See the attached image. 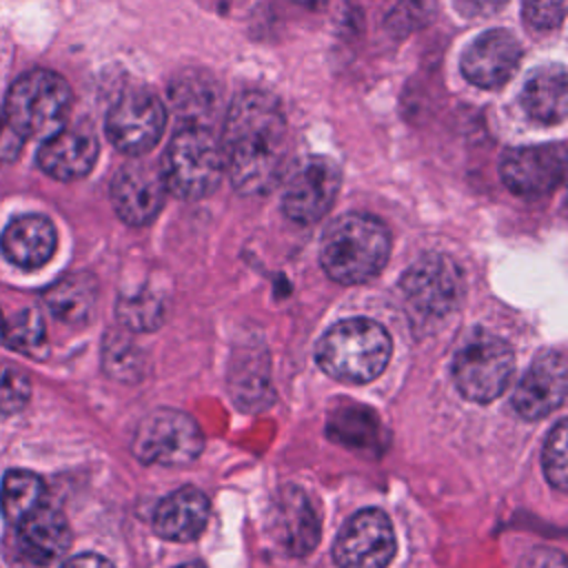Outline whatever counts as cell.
<instances>
[{"label": "cell", "mask_w": 568, "mask_h": 568, "mask_svg": "<svg viewBox=\"0 0 568 568\" xmlns=\"http://www.w3.org/2000/svg\"><path fill=\"white\" fill-rule=\"evenodd\" d=\"M42 300L47 308L67 324H84L98 300V282L89 273H69L53 282L44 293Z\"/></svg>", "instance_id": "7402d4cb"}, {"label": "cell", "mask_w": 568, "mask_h": 568, "mask_svg": "<svg viewBox=\"0 0 568 568\" xmlns=\"http://www.w3.org/2000/svg\"><path fill=\"white\" fill-rule=\"evenodd\" d=\"M98 160V140L82 126L58 129L38 151V166L55 180H78Z\"/></svg>", "instance_id": "ac0fdd59"}, {"label": "cell", "mask_w": 568, "mask_h": 568, "mask_svg": "<svg viewBox=\"0 0 568 568\" xmlns=\"http://www.w3.org/2000/svg\"><path fill=\"white\" fill-rule=\"evenodd\" d=\"M166 184L149 164H126L111 182V202L120 220L133 226L149 224L164 204Z\"/></svg>", "instance_id": "2e32d148"}, {"label": "cell", "mask_w": 568, "mask_h": 568, "mask_svg": "<svg viewBox=\"0 0 568 568\" xmlns=\"http://www.w3.org/2000/svg\"><path fill=\"white\" fill-rule=\"evenodd\" d=\"M62 568H113V566H111V561H106L104 557L87 552V555H78V557L69 559Z\"/></svg>", "instance_id": "e575fe53"}, {"label": "cell", "mask_w": 568, "mask_h": 568, "mask_svg": "<svg viewBox=\"0 0 568 568\" xmlns=\"http://www.w3.org/2000/svg\"><path fill=\"white\" fill-rule=\"evenodd\" d=\"M390 337L382 324L366 317H351L331 326L317 342L320 368L351 384L375 379L388 364Z\"/></svg>", "instance_id": "3957f363"}, {"label": "cell", "mask_w": 568, "mask_h": 568, "mask_svg": "<svg viewBox=\"0 0 568 568\" xmlns=\"http://www.w3.org/2000/svg\"><path fill=\"white\" fill-rule=\"evenodd\" d=\"M521 60V44L506 29H493L475 38L462 53L464 78L481 89H499Z\"/></svg>", "instance_id": "4fadbf2b"}, {"label": "cell", "mask_w": 568, "mask_h": 568, "mask_svg": "<svg viewBox=\"0 0 568 568\" xmlns=\"http://www.w3.org/2000/svg\"><path fill=\"white\" fill-rule=\"evenodd\" d=\"M437 13V0H399L386 16L384 27L397 38L424 29Z\"/></svg>", "instance_id": "4316f807"}, {"label": "cell", "mask_w": 568, "mask_h": 568, "mask_svg": "<svg viewBox=\"0 0 568 568\" xmlns=\"http://www.w3.org/2000/svg\"><path fill=\"white\" fill-rule=\"evenodd\" d=\"M164 122L166 113L160 98L149 89H131L109 109L104 131L118 151L142 155L158 144Z\"/></svg>", "instance_id": "ba28073f"}, {"label": "cell", "mask_w": 568, "mask_h": 568, "mask_svg": "<svg viewBox=\"0 0 568 568\" xmlns=\"http://www.w3.org/2000/svg\"><path fill=\"white\" fill-rule=\"evenodd\" d=\"M297 4H304V7H308V9H317V7H322L324 4V0H295Z\"/></svg>", "instance_id": "d590c367"}, {"label": "cell", "mask_w": 568, "mask_h": 568, "mask_svg": "<svg viewBox=\"0 0 568 568\" xmlns=\"http://www.w3.org/2000/svg\"><path fill=\"white\" fill-rule=\"evenodd\" d=\"M104 371L124 382L138 379L142 373V355L135 344L122 335H111L104 342Z\"/></svg>", "instance_id": "83f0119b"}, {"label": "cell", "mask_w": 568, "mask_h": 568, "mask_svg": "<svg viewBox=\"0 0 568 568\" xmlns=\"http://www.w3.org/2000/svg\"><path fill=\"white\" fill-rule=\"evenodd\" d=\"M197 424L180 410L158 408L146 415L133 435V453L144 464L182 466L193 462L202 450Z\"/></svg>", "instance_id": "52a82bcc"}, {"label": "cell", "mask_w": 568, "mask_h": 568, "mask_svg": "<svg viewBox=\"0 0 568 568\" xmlns=\"http://www.w3.org/2000/svg\"><path fill=\"white\" fill-rule=\"evenodd\" d=\"M566 399V359L559 351L541 353L513 393V408L524 419H541Z\"/></svg>", "instance_id": "9a60e30c"}, {"label": "cell", "mask_w": 568, "mask_h": 568, "mask_svg": "<svg viewBox=\"0 0 568 568\" xmlns=\"http://www.w3.org/2000/svg\"><path fill=\"white\" fill-rule=\"evenodd\" d=\"M160 173L166 189L175 195L184 200L204 197L222 180V144L215 140L206 124L186 122L171 138Z\"/></svg>", "instance_id": "277c9868"}, {"label": "cell", "mask_w": 568, "mask_h": 568, "mask_svg": "<svg viewBox=\"0 0 568 568\" xmlns=\"http://www.w3.org/2000/svg\"><path fill=\"white\" fill-rule=\"evenodd\" d=\"M44 486L36 473L9 470L0 484V510L7 521L18 524L42 504Z\"/></svg>", "instance_id": "cb8c5ba5"}, {"label": "cell", "mask_w": 568, "mask_h": 568, "mask_svg": "<svg viewBox=\"0 0 568 568\" xmlns=\"http://www.w3.org/2000/svg\"><path fill=\"white\" fill-rule=\"evenodd\" d=\"M55 229L44 215H20L16 217L0 237L4 257L20 268H38L55 251Z\"/></svg>", "instance_id": "ffe728a7"}, {"label": "cell", "mask_w": 568, "mask_h": 568, "mask_svg": "<svg viewBox=\"0 0 568 568\" xmlns=\"http://www.w3.org/2000/svg\"><path fill=\"white\" fill-rule=\"evenodd\" d=\"M178 568H204L200 561H186V564H182V566H178Z\"/></svg>", "instance_id": "8d00e7d4"}, {"label": "cell", "mask_w": 568, "mask_h": 568, "mask_svg": "<svg viewBox=\"0 0 568 568\" xmlns=\"http://www.w3.org/2000/svg\"><path fill=\"white\" fill-rule=\"evenodd\" d=\"M515 373V353L501 337L475 331L455 353L453 379L457 390L470 402L499 397Z\"/></svg>", "instance_id": "8992f818"}, {"label": "cell", "mask_w": 568, "mask_h": 568, "mask_svg": "<svg viewBox=\"0 0 568 568\" xmlns=\"http://www.w3.org/2000/svg\"><path fill=\"white\" fill-rule=\"evenodd\" d=\"M393 555V526L377 508H364L353 515L333 546V557L339 568H386Z\"/></svg>", "instance_id": "9c48e42d"}, {"label": "cell", "mask_w": 568, "mask_h": 568, "mask_svg": "<svg viewBox=\"0 0 568 568\" xmlns=\"http://www.w3.org/2000/svg\"><path fill=\"white\" fill-rule=\"evenodd\" d=\"M16 544L24 559L38 566H49L67 552L71 530L58 508L40 504L16 524Z\"/></svg>", "instance_id": "e0dca14e"}, {"label": "cell", "mask_w": 568, "mask_h": 568, "mask_svg": "<svg viewBox=\"0 0 568 568\" xmlns=\"http://www.w3.org/2000/svg\"><path fill=\"white\" fill-rule=\"evenodd\" d=\"M71 98V87L62 75L36 69L11 84L2 113L22 138H49L62 129Z\"/></svg>", "instance_id": "5b68a950"}, {"label": "cell", "mask_w": 568, "mask_h": 568, "mask_svg": "<svg viewBox=\"0 0 568 568\" xmlns=\"http://www.w3.org/2000/svg\"><path fill=\"white\" fill-rule=\"evenodd\" d=\"M328 433L335 442L357 450H382L384 430L377 415L359 404H339L331 413Z\"/></svg>", "instance_id": "603a6c76"}, {"label": "cell", "mask_w": 568, "mask_h": 568, "mask_svg": "<svg viewBox=\"0 0 568 568\" xmlns=\"http://www.w3.org/2000/svg\"><path fill=\"white\" fill-rule=\"evenodd\" d=\"M24 138L16 131V126L7 120L4 113H0V162L16 160L22 151Z\"/></svg>", "instance_id": "1f68e13d"}, {"label": "cell", "mask_w": 568, "mask_h": 568, "mask_svg": "<svg viewBox=\"0 0 568 568\" xmlns=\"http://www.w3.org/2000/svg\"><path fill=\"white\" fill-rule=\"evenodd\" d=\"M29 395H31L29 377L20 368L0 362V413L13 415L22 410L29 402Z\"/></svg>", "instance_id": "f546056e"}, {"label": "cell", "mask_w": 568, "mask_h": 568, "mask_svg": "<svg viewBox=\"0 0 568 568\" xmlns=\"http://www.w3.org/2000/svg\"><path fill=\"white\" fill-rule=\"evenodd\" d=\"M521 106L528 118L541 124H559L568 109V80L561 64L537 69L521 91Z\"/></svg>", "instance_id": "44dd1931"}, {"label": "cell", "mask_w": 568, "mask_h": 568, "mask_svg": "<svg viewBox=\"0 0 568 568\" xmlns=\"http://www.w3.org/2000/svg\"><path fill=\"white\" fill-rule=\"evenodd\" d=\"M408 304L428 317L450 313L462 295V273L446 255H424L402 277Z\"/></svg>", "instance_id": "30bf717a"}, {"label": "cell", "mask_w": 568, "mask_h": 568, "mask_svg": "<svg viewBox=\"0 0 568 568\" xmlns=\"http://www.w3.org/2000/svg\"><path fill=\"white\" fill-rule=\"evenodd\" d=\"M118 320L133 331H155L164 320V302L146 288L126 293L118 300Z\"/></svg>", "instance_id": "484cf974"}, {"label": "cell", "mask_w": 568, "mask_h": 568, "mask_svg": "<svg viewBox=\"0 0 568 568\" xmlns=\"http://www.w3.org/2000/svg\"><path fill=\"white\" fill-rule=\"evenodd\" d=\"M524 20L535 31H552L566 18V0H524Z\"/></svg>", "instance_id": "4dcf8cb0"}, {"label": "cell", "mask_w": 568, "mask_h": 568, "mask_svg": "<svg viewBox=\"0 0 568 568\" xmlns=\"http://www.w3.org/2000/svg\"><path fill=\"white\" fill-rule=\"evenodd\" d=\"M499 173L515 195L541 197L561 184L566 173V151L561 144L517 146L504 153Z\"/></svg>", "instance_id": "8fae6325"}, {"label": "cell", "mask_w": 568, "mask_h": 568, "mask_svg": "<svg viewBox=\"0 0 568 568\" xmlns=\"http://www.w3.org/2000/svg\"><path fill=\"white\" fill-rule=\"evenodd\" d=\"M388 251L390 235L377 217L346 213L324 231L320 262L331 280L339 284H362L384 268Z\"/></svg>", "instance_id": "7a4b0ae2"}, {"label": "cell", "mask_w": 568, "mask_h": 568, "mask_svg": "<svg viewBox=\"0 0 568 568\" xmlns=\"http://www.w3.org/2000/svg\"><path fill=\"white\" fill-rule=\"evenodd\" d=\"M209 521V499L197 488L184 486L166 495L155 513L153 528L169 541H193Z\"/></svg>", "instance_id": "d6986e66"}, {"label": "cell", "mask_w": 568, "mask_h": 568, "mask_svg": "<svg viewBox=\"0 0 568 568\" xmlns=\"http://www.w3.org/2000/svg\"><path fill=\"white\" fill-rule=\"evenodd\" d=\"M0 339L13 351L36 355L44 348V320L36 308H20L18 313L0 311Z\"/></svg>", "instance_id": "d4e9b609"}, {"label": "cell", "mask_w": 568, "mask_h": 568, "mask_svg": "<svg viewBox=\"0 0 568 568\" xmlns=\"http://www.w3.org/2000/svg\"><path fill=\"white\" fill-rule=\"evenodd\" d=\"M524 568H566V559L557 550H535Z\"/></svg>", "instance_id": "836d02e7"}, {"label": "cell", "mask_w": 568, "mask_h": 568, "mask_svg": "<svg viewBox=\"0 0 568 568\" xmlns=\"http://www.w3.org/2000/svg\"><path fill=\"white\" fill-rule=\"evenodd\" d=\"M273 539L293 557L308 555L320 539V519L308 495L297 486H284L268 513Z\"/></svg>", "instance_id": "5bb4252c"}, {"label": "cell", "mask_w": 568, "mask_h": 568, "mask_svg": "<svg viewBox=\"0 0 568 568\" xmlns=\"http://www.w3.org/2000/svg\"><path fill=\"white\" fill-rule=\"evenodd\" d=\"M220 144L235 191L242 195L271 191L286 158V118L280 102L266 91L240 93L229 106Z\"/></svg>", "instance_id": "6da1fadb"}, {"label": "cell", "mask_w": 568, "mask_h": 568, "mask_svg": "<svg viewBox=\"0 0 568 568\" xmlns=\"http://www.w3.org/2000/svg\"><path fill=\"white\" fill-rule=\"evenodd\" d=\"M339 189V169L328 158H308L286 180L282 209L288 220L313 224L328 213Z\"/></svg>", "instance_id": "7c38bea8"}, {"label": "cell", "mask_w": 568, "mask_h": 568, "mask_svg": "<svg viewBox=\"0 0 568 568\" xmlns=\"http://www.w3.org/2000/svg\"><path fill=\"white\" fill-rule=\"evenodd\" d=\"M506 4L508 0H453V7L464 18H490Z\"/></svg>", "instance_id": "d6a6232c"}, {"label": "cell", "mask_w": 568, "mask_h": 568, "mask_svg": "<svg viewBox=\"0 0 568 568\" xmlns=\"http://www.w3.org/2000/svg\"><path fill=\"white\" fill-rule=\"evenodd\" d=\"M566 422H557V426L550 430L544 453H541V466L546 473V479L557 488L566 490L568 486V466H566Z\"/></svg>", "instance_id": "f1b7e54d"}]
</instances>
